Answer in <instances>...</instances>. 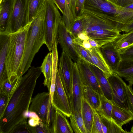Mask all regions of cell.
I'll return each instance as SVG.
<instances>
[{"instance_id":"9","label":"cell","mask_w":133,"mask_h":133,"mask_svg":"<svg viewBox=\"0 0 133 133\" xmlns=\"http://www.w3.org/2000/svg\"><path fill=\"white\" fill-rule=\"evenodd\" d=\"M52 104L56 109L60 111L67 117H69L72 115V111L70 101L64 89L58 71Z\"/></svg>"},{"instance_id":"44","label":"cell","mask_w":133,"mask_h":133,"mask_svg":"<svg viewBox=\"0 0 133 133\" xmlns=\"http://www.w3.org/2000/svg\"><path fill=\"white\" fill-rule=\"evenodd\" d=\"M56 5L63 14L65 12L66 6V0H51Z\"/></svg>"},{"instance_id":"35","label":"cell","mask_w":133,"mask_h":133,"mask_svg":"<svg viewBox=\"0 0 133 133\" xmlns=\"http://www.w3.org/2000/svg\"><path fill=\"white\" fill-rule=\"evenodd\" d=\"M74 46L76 51L79 58L89 64L94 65L86 49L83 47L75 43Z\"/></svg>"},{"instance_id":"20","label":"cell","mask_w":133,"mask_h":133,"mask_svg":"<svg viewBox=\"0 0 133 133\" xmlns=\"http://www.w3.org/2000/svg\"><path fill=\"white\" fill-rule=\"evenodd\" d=\"M111 117L118 125L122 127L133 120V114L128 109L122 108L113 103Z\"/></svg>"},{"instance_id":"3","label":"cell","mask_w":133,"mask_h":133,"mask_svg":"<svg viewBox=\"0 0 133 133\" xmlns=\"http://www.w3.org/2000/svg\"><path fill=\"white\" fill-rule=\"evenodd\" d=\"M45 11L44 3L30 24L27 36L19 77L22 76L31 66V64L35 54L38 51L41 46L45 44L44 27Z\"/></svg>"},{"instance_id":"12","label":"cell","mask_w":133,"mask_h":133,"mask_svg":"<svg viewBox=\"0 0 133 133\" xmlns=\"http://www.w3.org/2000/svg\"><path fill=\"white\" fill-rule=\"evenodd\" d=\"M83 87L76 63L74 62L72 67V94L70 100L72 113L81 109Z\"/></svg>"},{"instance_id":"4","label":"cell","mask_w":133,"mask_h":133,"mask_svg":"<svg viewBox=\"0 0 133 133\" xmlns=\"http://www.w3.org/2000/svg\"><path fill=\"white\" fill-rule=\"evenodd\" d=\"M122 8L107 0H84L83 13L115 24L118 28L117 18Z\"/></svg>"},{"instance_id":"15","label":"cell","mask_w":133,"mask_h":133,"mask_svg":"<svg viewBox=\"0 0 133 133\" xmlns=\"http://www.w3.org/2000/svg\"><path fill=\"white\" fill-rule=\"evenodd\" d=\"M107 64L113 72H115L122 59L120 54L115 49L112 42L99 48Z\"/></svg>"},{"instance_id":"46","label":"cell","mask_w":133,"mask_h":133,"mask_svg":"<svg viewBox=\"0 0 133 133\" xmlns=\"http://www.w3.org/2000/svg\"><path fill=\"white\" fill-rule=\"evenodd\" d=\"M76 0H71L70 14L71 23H73L76 19L75 13V5Z\"/></svg>"},{"instance_id":"38","label":"cell","mask_w":133,"mask_h":133,"mask_svg":"<svg viewBox=\"0 0 133 133\" xmlns=\"http://www.w3.org/2000/svg\"><path fill=\"white\" fill-rule=\"evenodd\" d=\"M66 6L64 14L62 17V19L65 25L67 28L71 25L70 19V9L71 0H66Z\"/></svg>"},{"instance_id":"2","label":"cell","mask_w":133,"mask_h":133,"mask_svg":"<svg viewBox=\"0 0 133 133\" xmlns=\"http://www.w3.org/2000/svg\"><path fill=\"white\" fill-rule=\"evenodd\" d=\"M32 22L9 34L5 65L8 79L12 83L18 78L22 64L28 31Z\"/></svg>"},{"instance_id":"19","label":"cell","mask_w":133,"mask_h":133,"mask_svg":"<svg viewBox=\"0 0 133 133\" xmlns=\"http://www.w3.org/2000/svg\"><path fill=\"white\" fill-rule=\"evenodd\" d=\"M87 50L94 65L102 71L107 78L113 73V72L107 64L99 47H92L90 51Z\"/></svg>"},{"instance_id":"45","label":"cell","mask_w":133,"mask_h":133,"mask_svg":"<svg viewBox=\"0 0 133 133\" xmlns=\"http://www.w3.org/2000/svg\"><path fill=\"white\" fill-rule=\"evenodd\" d=\"M31 133H48L42 122L40 124L34 127L29 126Z\"/></svg>"},{"instance_id":"29","label":"cell","mask_w":133,"mask_h":133,"mask_svg":"<svg viewBox=\"0 0 133 133\" xmlns=\"http://www.w3.org/2000/svg\"><path fill=\"white\" fill-rule=\"evenodd\" d=\"M58 41L56 40L54 43L52 50V68L51 77V83L49 92L50 98L52 102L53 94L55 86L56 76L58 71V53L57 49Z\"/></svg>"},{"instance_id":"36","label":"cell","mask_w":133,"mask_h":133,"mask_svg":"<svg viewBox=\"0 0 133 133\" xmlns=\"http://www.w3.org/2000/svg\"><path fill=\"white\" fill-rule=\"evenodd\" d=\"M125 94L128 108L133 112V95L132 87L127 84L125 87Z\"/></svg>"},{"instance_id":"5","label":"cell","mask_w":133,"mask_h":133,"mask_svg":"<svg viewBox=\"0 0 133 133\" xmlns=\"http://www.w3.org/2000/svg\"><path fill=\"white\" fill-rule=\"evenodd\" d=\"M56 109L53 105L49 92L37 94L32 98L29 111L38 116L48 133H51Z\"/></svg>"},{"instance_id":"13","label":"cell","mask_w":133,"mask_h":133,"mask_svg":"<svg viewBox=\"0 0 133 133\" xmlns=\"http://www.w3.org/2000/svg\"><path fill=\"white\" fill-rule=\"evenodd\" d=\"M76 63L83 86L90 87L100 95H103L97 79L90 67L89 64L80 58Z\"/></svg>"},{"instance_id":"34","label":"cell","mask_w":133,"mask_h":133,"mask_svg":"<svg viewBox=\"0 0 133 133\" xmlns=\"http://www.w3.org/2000/svg\"><path fill=\"white\" fill-rule=\"evenodd\" d=\"M24 116L27 119L29 118L28 123L31 127H34L39 125L42 121L38 115L34 112L29 111L24 113Z\"/></svg>"},{"instance_id":"43","label":"cell","mask_w":133,"mask_h":133,"mask_svg":"<svg viewBox=\"0 0 133 133\" xmlns=\"http://www.w3.org/2000/svg\"><path fill=\"white\" fill-rule=\"evenodd\" d=\"M118 6L125 7L133 4V0H107Z\"/></svg>"},{"instance_id":"31","label":"cell","mask_w":133,"mask_h":133,"mask_svg":"<svg viewBox=\"0 0 133 133\" xmlns=\"http://www.w3.org/2000/svg\"><path fill=\"white\" fill-rule=\"evenodd\" d=\"M45 0H27L28 23L35 18L44 4Z\"/></svg>"},{"instance_id":"30","label":"cell","mask_w":133,"mask_h":133,"mask_svg":"<svg viewBox=\"0 0 133 133\" xmlns=\"http://www.w3.org/2000/svg\"><path fill=\"white\" fill-rule=\"evenodd\" d=\"M69 117L70 123L74 132L87 133L82 117L81 109L73 113Z\"/></svg>"},{"instance_id":"16","label":"cell","mask_w":133,"mask_h":133,"mask_svg":"<svg viewBox=\"0 0 133 133\" xmlns=\"http://www.w3.org/2000/svg\"><path fill=\"white\" fill-rule=\"evenodd\" d=\"M9 39V34L0 32V94L4 83L8 78L5 61Z\"/></svg>"},{"instance_id":"24","label":"cell","mask_w":133,"mask_h":133,"mask_svg":"<svg viewBox=\"0 0 133 133\" xmlns=\"http://www.w3.org/2000/svg\"><path fill=\"white\" fill-rule=\"evenodd\" d=\"M52 65V53L50 52L45 57L40 67L45 78L43 84L44 86L47 87L49 92L50 90L51 83Z\"/></svg>"},{"instance_id":"37","label":"cell","mask_w":133,"mask_h":133,"mask_svg":"<svg viewBox=\"0 0 133 133\" xmlns=\"http://www.w3.org/2000/svg\"><path fill=\"white\" fill-rule=\"evenodd\" d=\"M91 133H103L99 115L95 111Z\"/></svg>"},{"instance_id":"28","label":"cell","mask_w":133,"mask_h":133,"mask_svg":"<svg viewBox=\"0 0 133 133\" xmlns=\"http://www.w3.org/2000/svg\"><path fill=\"white\" fill-rule=\"evenodd\" d=\"M83 97L93 109L97 111L100 105L99 95L90 87L83 86Z\"/></svg>"},{"instance_id":"7","label":"cell","mask_w":133,"mask_h":133,"mask_svg":"<svg viewBox=\"0 0 133 133\" xmlns=\"http://www.w3.org/2000/svg\"><path fill=\"white\" fill-rule=\"evenodd\" d=\"M29 23L27 0H15L10 18L2 32L8 34L14 32Z\"/></svg>"},{"instance_id":"25","label":"cell","mask_w":133,"mask_h":133,"mask_svg":"<svg viewBox=\"0 0 133 133\" xmlns=\"http://www.w3.org/2000/svg\"><path fill=\"white\" fill-rule=\"evenodd\" d=\"M95 111L83 97L82 100V114L87 133H91Z\"/></svg>"},{"instance_id":"51","label":"cell","mask_w":133,"mask_h":133,"mask_svg":"<svg viewBox=\"0 0 133 133\" xmlns=\"http://www.w3.org/2000/svg\"><path fill=\"white\" fill-rule=\"evenodd\" d=\"M1 9V6L0 5V11Z\"/></svg>"},{"instance_id":"6","label":"cell","mask_w":133,"mask_h":133,"mask_svg":"<svg viewBox=\"0 0 133 133\" xmlns=\"http://www.w3.org/2000/svg\"><path fill=\"white\" fill-rule=\"evenodd\" d=\"M44 4L45 44L50 51L52 50L55 41L57 38L58 28L62 16L58 8L51 0H45Z\"/></svg>"},{"instance_id":"8","label":"cell","mask_w":133,"mask_h":133,"mask_svg":"<svg viewBox=\"0 0 133 133\" xmlns=\"http://www.w3.org/2000/svg\"><path fill=\"white\" fill-rule=\"evenodd\" d=\"M74 62L62 50L58 62V72L69 101L72 94V67Z\"/></svg>"},{"instance_id":"41","label":"cell","mask_w":133,"mask_h":133,"mask_svg":"<svg viewBox=\"0 0 133 133\" xmlns=\"http://www.w3.org/2000/svg\"><path fill=\"white\" fill-rule=\"evenodd\" d=\"M17 79L14 83H12L9 81L8 79H7L4 83L2 92L5 94L8 97H9L12 90Z\"/></svg>"},{"instance_id":"10","label":"cell","mask_w":133,"mask_h":133,"mask_svg":"<svg viewBox=\"0 0 133 133\" xmlns=\"http://www.w3.org/2000/svg\"><path fill=\"white\" fill-rule=\"evenodd\" d=\"M107 78L111 88L112 102L122 108L128 109L125 94L126 83L114 72Z\"/></svg>"},{"instance_id":"22","label":"cell","mask_w":133,"mask_h":133,"mask_svg":"<svg viewBox=\"0 0 133 133\" xmlns=\"http://www.w3.org/2000/svg\"><path fill=\"white\" fill-rule=\"evenodd\" d=\"M15 0H2L0 4V32H3L13 11Z\"/></svg>"},{"instance_id":"17","label":"cell","mask_w":133,"mask_h":133,"mask_svg":"<svg viewBox=\"0 0 133 133\" xmlns=\"http://www.w3.org/2000/svg\"><path fill=\"white\" fill-rule=\"evenodd\" d=\"M120 34V32L117 30L102 29L90 32L87 35L89 39L96 41L99 48L114 42Z\"/></svg>"},{"instance_id":"14","label":"cell","mask_w":133,"mask_h":133,"mask_svg":"<svg viewBox=\"0 0 133 133\" xmlns=\"http://www.w3.org/2000/svg\"><path fill=\"white\" fill-rule=\"evenodd\" d=\"M83 14L84 17V32L87 34L91 32L102 29L118 30L116 24L90 15L84 13Z\"/></svg>"},{"instance_id":"18","label":"cell","mask_w":133,"mask_h":133,"mask_svg":"<svg viewBox=\"0 0 133 133\" xmlns=\"http://www.w3.org/2000/svg\"><path fill=\"white\" fill-rule=\"evenodd\" d=\"M67 117L59 110L56 109L51 133H73Z\"/></svg>"},{"instance_id":"47","label":"cell","mask_w":133,"mask_h":133,"mask_svg":"<svg viewBox=\"0 0 133 133\" xmlns=\"http://www.w3.org/2000/svg\"><path fill=\"white\" fill-rule=\"evenodd\" d=\"M77 37L83 40H88L89 39L87 34L84 32L78 34Z\"/></svg>"},{"instance_id":"1","label":"cell","mask_w":133,"mask_h":133,"mask_svg":"<svg viewBox=\"0 0 133 133\" xmlns=\"http://www.w3.org/2000/svg\"><path fill=\"white\" fill-rule=\"evenodd\" d=\"M26 74L18 78L0 119V133H10L19 123L27 121L24 117L29 111L37 81L41 73L40 67H30Z\"/></svg>"},{"instance_id":"48","label":"cell","mask_w":133,"mask_h":133,"mask_svg":"<svg viewBox=\"0 0 133 133\" xmlns=\"http://www.w3.org/2000/svg\"><path fill=\"white\" fill-rule=\"evenodd\" d=\"M82 46L88 51H90L92 47L88 40H83V41Z\"/></svg>"},{"instance_id":"23","label":"cell","mask_w":133,"mask_h":133,"mask_svg":"<svg viewBox=\"0 0 133 133\" xmlns=\"http://www.w3.org/2000/svg\"><path fill=\"white\" fill-rule=\"evenodd\" d=\"M115 49L120 54L133 46V31L122 34H119L112 42Z\"/></svg>"},{"instance_id":"33","label":"cell","mask_w":133,"mask_h":133,"mask_svg":"<svg viewBox=\"0 0 133 133\" xmlns=\"http://www.w3.org/2000/svg\"><path fill=\"white\" fill-rule=\"evenodd\" d=\"M84 17L83 14L73 23L69 31L73 38L77 37L78 34L84 32Z\"/></svg>"},{"instance_id":"21","label":"cell","mask_w":133,"mask_h":133,"mask_svg":"<svg viewBox=\"0 0 133 133\" xmlns=\"http://www.w3.org/2000/svg\"><path fill=\"white\" fill-rule=\"evenodd\" d=\"M100 87L103 95L112 101V92L110 86L105 74L94 65L89 64Z\"/></svg>"},{"instance_id":"40","label":"cell","mask_w":133,"mask_h":133,"mask_svg":"<svg viewBox=\"0 0 133 133\" xmlns=\"http://www.w3.org/2000/svg\"><path fill=\"white\" fill-rule=\"evenodd\" d=\"M9 97L1 91L0 94V119L3 115L8 103Z\"/></svg>"},{"instance_id":"32","label":"cell","mask_w":133,"mask_h":133,"mask_svg":"<svg viewBox=\"0 0 133 133\" xmlns=\"http://www.w3.org/2000/svg\"><path fill=\"white\" fill-rule=\"evenodd\" d=\"M100 107L99 109L96 111L98 114H101L107 117L111 118L113 103L103 95H100Z\"/></svg>"},{"instance_id":"50","label":"cell","mask_w":133,"mask_h":133,"mask_svg":"<svg viewBox=\"0 0 133 133\" xmlns=\"http://www.w3.org/2000/svg\"><path fill=\"white\" fill-rule=\"evenodd\" d=\"M2 0H0V4L1 2V1H2Z\"/></svg>"},{"instance_id":"42","label":"cell","mask_w":133,"mask_h":133,"mask_svg":"<svg viewBox=\"0 0 133 133\" xmlns=\"http://www.w3.org/2000/svg\"><path fill=\"white\" fill-rule=\"evenodd\" d=\"M122 60L133 61V46L120 54Z\"/></svg>"},{"instance_id":"26","label":"cell","mask_w":133,"mask_h":133,"mask_svg":"<svg viewBox=\"0 0 133 133\" xmlns=\"http://www.w3.org/2000/svg\"><path fill=\"white\" fill-rule=\"evenodd\" d=\"M116 73L121 77L124 78L132 87L133 84V61L121 60Z\"/></svg>"},{"instance_id":"39","label":"cell","mask_w":133,"mask_h":133,"mask_svg":"<svg viewBox=\"0 0 133 133\" xmlns=\"http://www.w3.org/2000/svg\"><path fill=\"white\" fill-rule=\"evenodd\" d=\"M10 133H31L29 126L27 121L21 122L17 125Z\"/></svg>"},{"instance_id":"11","label":"cell","mask_w":133,"mask_h":133,"mask_svg":"<svg viewBox=\"0 0 133 133\" xmlns=\"http://www.w3.org/2000/svg\"><path fill=\"white\" fill-rule=\"evenodd\" d=\"M73 38L68 31L61 19L58 29L57 40L62 50L64 51L74 62L79 58L75 50Z\"/></svg>"},{"instance_id":"49","label":"cell","mask_w":133,"mask_h":133,"mask_svg":"<svg viewBox=\"0 0 133 133\" xmlns=\"http://www.w3.org/2000/svg\"><path fill=\"white\" fill-rule=\"evenodd\" d=\"M88 41L90 43L92 47H99L98 45L96 42L94 40L91 39H89Z\"/></svg>"},{"instance_id":"27","label":"cell","mask_w":133,"mask_h":133,"mask_svg":"<svg viewBox=\"0 0 133 133\" xmlns=\"http://www.w3.org/2000/svg\"><path fill=\"white\" fill-rule=\"evenodd\" d=\"M99 115L103 133H129L118 125L111 118L107 117L101 114Z\"/></svg>"}]
</instances>
